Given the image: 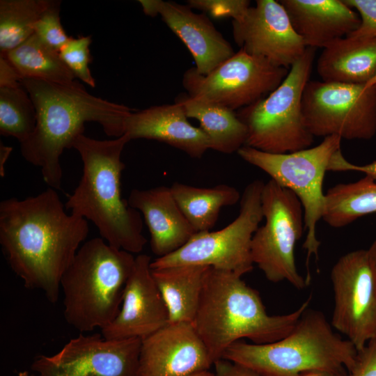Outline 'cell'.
I'll return each instance as SVG.
<instances>
[{
    "mask_svg": "<svg viewBox=\"0 0 376 376\" xmlns=\"http://www.w3.org/2000/svg\"><path fill=\"white\" fill-rule=\"evenodd\" d=\"M65 209L51 187L0 203V244L11 269L25 287L42 291L52 303L58 301L61 278L89 231L86 219Z\"/></svg>",
    "mask_w": 376,
    "mask_h": 376,
    "instance_id": "1",
    "label": "cell"
},
{
    "mask_svg": "<svg viewBox=\"0 0 376 376\" xmlns=\"http://www.w3.org/2000/svg\"><path fill=\"white\" fill-rule=\"evenodd\" d=\"M22 84L35 106L37 124L20 143V151L26 161L40 169L45 182L54 189L61 185V155L84 134L85 123H98L107 135L118 138L124 134L125 120L133 111L89 94L77 81L63 84L24 79Z\"/></svg>",
    "mask_w": 376,
    "mask_h": 376,
    "instance_id": "2",
    "label": "cell"
},
{
    "mask_svg": "<svg viewBox=\"0 0 376 376\" xmlns=\"http://www.w3.org/2000/svg\"><path fill=\"white\" fill-rule=\"evenodd\" d=\"M311 301V295L290 313L269 315L258 291L241 276L210 267L193 324L215 363L230 345L242 338L254 344L282 339L295 327Z\"/></svg>",
    "mask_w": 376,
    "mask_h": 376,
    "instance_id": "3",
    "label": "cell"
},
{
    "mask_svg": "<svg viewBox=\"0 0 376 376\" xmlns=\"http://www.w3.org/2000/svg\"><path fill=\"white\" fill-rule=\"evenodd\" d=\"M130 140L125 134L111 140L84 134L77 136L73 148L82 160L83 173L65 207L92 221L109 244L133 254L142 251L147 240L141 213L121 196L120 178L125 168L121 155Z\"/></svg>",
    "mask_w": 376,
    "mask_h": 376,
    "instance_id": "4",
    "label": "cell"
},
{
    "mask_svg": "<svg viewBox=\"0 0 376 376\" xmlns=\"http://www.w3.org/2000/svg\"><path fill=\"white\" fill-rule=\"evenodd\" d=\"M135 261L102 237L84 242L61 281L63 316L83 333L102 329L118 315Z\"/></svg>",
    "mask_w": 376,
    "mask_h": 376,
    "instance_id": "5",
    "label": "cell"
},
{
    "mask_svg": "<svg viewBox=\"0 0 376 376\" xmlns=\"http://www.w3.org/2000/svg\"><path fill=\"white\" fill-rule=\"evenodd\" d=\"M357 355L354 345L334 332L322 313L307 308L282 339L266 344L239 340L225 350L222 359L265 376H297L314 369L348 372Z\"/></svg>",
    "mask_w": 376,
    "mask_h": 376,
    "instance_id": "6",
    "label": "cell"
},
{
    "mask_svg": "<svg viewBox=\"0 0 376 376\" xmlns=\"http://www.w3.org/2000/svg\"><path fill=\"white\" fill-rule=\"evenodd\" d=\"M315 52V48L307 47L274 91L236 113L247 130L245 146L274 154L311 146L314 136L305 126L301 101Z\"/></svg>",
    "mask_w": 376,
    "mask_h": 376,
    "instance_id": "7",
    "label": "cell"
},
{
    "mask_svg": "<svg viewBox=\"0 0 376 376\" xmlns=\"http://www.w3.org/2000/svg\"><path fill=\"white\" fill-rule=\"evenodd\" d=\"M342 139L333 135L323 138L316 146L282 154L263 152L244 146L237 153L247 163L258 167L271 180L296 194L304 210L308 284L311 281L308 269L310 258H318L320 242L317 237V224L322 217L325 194L323 181L334 155L340 150Z\"/></svg>",
    "mask_w": 376,
    "mask_h": 376,
    "instance_id": "8",
    "label": "cell"
},
{
    "mask_svg": "<svg viewBox=\"0 0 376 376\" xmlns=\"http://www.w3.org/2000/svg\"><path fill=\"white\" fill-rule=\"evenodd\" d=\"M265 185L255 180L244 189L237 218L216 231L196 233L177 251L151 263L152 269L178 265H203L241 276L253 268L251 244L263 219L262 192Z\"/></svg>",
    "mask_w": 376,
    "mask_h": 376,
    "instance_id": "9",
    "label": "cell"
},
{
    "mask_svg": "<svg viewBox=\"0 0 376 376\" xmlns=\"http://www.w3.org/2000/svg\"><path fill=\"white\" fill-rule=\"evenodd\" d=\"M262 209L265 223L254 233L251 244L253 264L273 283L287 281L297 290L305 288L295 257L304 230V210L296 194L272 180L265 183Z\"/></svg>",
    "mask_w": 376,
    "mask_h": 376,
    "instance_id": "10",
    "label": "cell"
},
{
    "mask_svg": "<svg viewBox=\"0 0 376 376\" xmlns=\"http://www.w3.org/2000/svg\"><path fill=\"white\" fill-rule=\"evenodd\" d=\"M301 108L313 136L370 139L376 134V79L361 84L309 80Z\"/></svg>",
    "mask_w": 376,
    "mask_h": 376,
    "instance_id": "11",
    "label": "cell"
},
{
    "mask_svg": "<svg viewBox=\"0 0 376 376\" xmlns=\"http://www.w3.org/2000/svg\"><path fill=\"white\" fill-rule=\"evenodd\" d=\"M288 72L240 49L206 75L195 67L187 70L182 83L189 96L235 111L268 95Z\"/></svg>",
    "mask_w": 376,
    "mask_h": 376,
    "instance_id": "12",
    "label": "cell"
},
{
    "mask_svg": "<svg viewBox=\"0 0 376 376\" xmlns=\"http://www.w3.org/2000/svg\"><path fill=\"white\" fill-rule=\"evenodd\" d=\"M333 328L357 351L376 338V283L367 249L343 255L331 271Z\"/></svg>",
    "mask_w": 376,
    "mask_h": 376,
    "instance_id": "13",
    "label": "cell"
},
{
    "mask_svg": "<svg viewBox=\"0 0 376 376\" xmlns=\"http://www.w3.org/2000/svg\"><path fill=\"white\" fill-rule=\"evenodd\" d=\"M141 344L81 334L57 353L36 357L31 368L38 376H140Z\"/></svg>",
    "mask_w": 376,
    "mask_h": 376,
    "instance_id": "14",
    "label": "cell"
},
{
    "mask_svg": "<svg viewBox=\"0 0 376 376\" xmlns=\"http://www.w3.org/2000/svg\"><path fill=\"white\" fill-rule=\"evenodd\" d=\"M232 29L240 49L288 70L307 48L279 1L257 0L255 6L232 20Z\"/></svg>",
    "mask_w": 376,
    "mask_h": 376,
    "instance_id": "15",
    "label": "cell"
},
{
    "mask_svg": "<svg viewBox=\"0 0 376 376\" xmlns=\"http://www.w3.org/2000/svg\"><path fill=\"white\" fill-rule=\"evenodd\" d=\"M151 263L147 254L135 257L120 311L113 320L101 329L104 338L143 339L169 322L168 309L153 278Z\"/></svg>",
    "mask_w": 376,
    "mask_h": 376,
    "instance_id": "16",
    "label": "cell"
},
{
    "mask_svg": "<svg viewBox=\"0 0 376 376\" xmlns=\"http://www.w3.org/2000/svg\"><path fill=\"white\" fill-rule=\"evenodd\" d=\"M214 363L193 323L169 322L141 339L140 376H189Z\"/></svg>",
    "mask_w": 376,
    "mask_h": 376,
    "instance_id": "17",
    "label": "cell"
},
{
    "mask_svg": "<svg viewBox=\"0 0 376 376\" xmlns=\"http://www.w3.org/2000/svg\"><path fill=\"white\" fill-rule=\"evenodd\" d=\"M148 16L159 15L191 53L196 71L206 75L235 54L230 44L205 14L171 1L139 0Z\"/></svg>",
    "mask_w": 376,
    "mask_h": 376,
    "instance_id": "18",
    "label": "cell"
},
{
    "mask_svg": "<svg viewBox=\"0 0 376 376\" xmlns=\"http://www.w3.org/2000/svg\"><path fill=\"white\" fill-rule=\"evenodd\" d=\"M124 134L130 139H146L165 143L193 158H201L210 149L208 137L191 125L178 102L132 111L126 118Z\"/></svg>",
    "mask_w": 376,
    "mask_h": 376,
    "instance_id": "19",
    "label": "cell"
},
{
    "mask_svg": "<svg viewBox=\"0 0 376 376\" xmlns=\"http://www.w3.org/2000/svg\"><path fill=\"white\" fill-rule=\"evenodd\" d=\"M129 205L143 214L150 234V246L157 258L184 246L196 233L176 203L171 188L134 189Z\"/></svg>",
    "mask_w": 376,
    "mask_h": 376,
    "instance_id": "20",
    "label": "cell"
},
{
    "mask_svg": "<svg viewBox=\"0 0 376 376\" xmlns=\"http://www.w3.org/2000/svg\"><path fill=\"white\" fill-rule=\"evenodd\" d=\"M306 47L324 48L356 31L359 14L343 0H281Z\"/></svg>",
    "mask_w": 376,
    "mask_h": 376,
    "instance_id": "21",
    "label": "cell"
},
{
    "mask_svg": "<svg viewBox=\"0 0 376 376\" xmlns=\"http://www.w3.org/2000/svg\"><path fill=\"white\" fill-rule=\"evenodd\" d=\"M317 72L326 82L352 84L376 79V36H346L324 47L317 61Z\"/></svg>",
    "mask_w": 376,
    "mask_h": 376,
    "instance_id": "22",
    "label": "cell"
},
{
    "mask_svg": "<svg viewBox=\"0 0 376 376\" xmlns=\"http://www.w3.org/2000/svg\"><path fill=\"white\" fill-rule=\"evenodd\" d=\"M209 267L178 265L152 269L168 309L169 322H194Z\"/></svg>",
    "mask_w": 376,
    "mask_h": 376,
    "instance_id": "23",
    "label": "cell"
},
{
    "mask_svg": "<svg viewBox=\"0 0 376 376\" xmlns=\"http://www.w3.org/2000/svg\"><path fill=\"white\" fill-rule=\"evenodd\" d=\"M175 102L187 118L196 119L210 141V149L224 153L237 152L246 145L247 130L235 111L181 93Z\"/></svg>",
    "mask_w": 376,
    "mask_h": 376,
    "instance_id": "24",
    "label": "cell"
},
{
    "mask_svg": "<svg viewBox=\"0 0 376 376\" xmlns=\"http://www.w3.org/2000/svg\"><path fill=\"white\" fill-rule=\"evenodd\" d=\"M170 188L176 203L196 233L209 231L216 224L221 209L236 204L241 198L236 188L224 184L198 187L174 182Z\"/></svg>",
    "mask_w": 376,
    "mask_h": 376,
    "instance_id": "25",
    "label": "cell"
},
{
    "mask_svg": "<svg viewBox=\"0 0 376 376\" xmlns=\"http://www.w3.org/2000/svg\"><path fill=\"white\" fill-rule=\"evenodd\" d=\"M375 212L376 181L365 175L356 182L329 189L322 219L331 227L342 228Z\"/></svg>",
    "mask_w": 376,
    "mask_h": 376,
    "instance_id": "26",
    "label": "cell"
},
{
    "mask_svg": "<svg viewBox=\"0 0 376 376\" xmlns=\"http://www.w3.org/2000/svg\"><path fill=\"white\" fill-rule=\"evenodd\" d=\"M22 78L68 84L75 75L58 52L42 42L34 33L21 45L3 54Z\"/></svg>",
    "mask_w": 376,
    "mask_h": 376,
    "instance_id": "27",
    "label": "cell"
},
{
    "mask_svg": "<svg viewBox=\"0 0 376 376\" xmlns=\"http://www.w3.org/2000/svg\"><path fill=\"white\" fill-rule=\"evenodd\" d=\"M50 0L0 1V54L17 47L34 33V24Z\"/></svg>",
    "mask_w": 376,
    "mask_h": 376,
    "instance_id": "28",
    "label": "cell"
},
{
    "mask_svg": "<svg viewBox=\"0 0 376 376\" xmlns=\"http://www.w3.org/2000/svg\"><path fill=\"white\" fill-rule=\"evenodd\" d=\"M36 124V108L24 86L0 88V134L22 143L31 136Z\"/></svg>",
    "mask_w": 376,
    "mask_h": 376,
    "instance_id": "29",
    "label": "cell"
},
{
    "mask_svg": "<svg viewBox=\"0 0 376 376\" xmlns=\"http://www.w3.org/2000/svg\"><path fill=\"white\" fill-rule=\"evenodd\" d=\"M91 36L70 37L68 42L58 52L59 56L75 77L91 87H95V81L93 77L88 64L91 61L89 46Z\"/></svg>",
    "mask_w": 376,
    "mask_h": 376,
    "instance_id": "30",
    "label": "cell"
},
{
    "mask_svg": "<svg viewBox=\"0 0 376 376\" xmlns=\"http://www.w3.org/2000/svg\"><path fill=\"white\" fill-rule=\"evenodd\" d=\"M60 1H50L34 24V34L45 45L59 52L68 42L59 16Z\"/></svg>",
    "mask_w": 376,
    "mask_h": 376,
    "instance_id": "31",
    "label": "cell"
},
{
    "mask_svg": "<svg viewBox=\"0 0 376 376\" xmlns=\"http://www.w3.org/2000/svg\"><path fill=\"white\" fill-rule=\"evenodd\" d=\"M191 8L202 10L215 19L230 17L237 19L250 7L248 0H188Z\"/></svg>",
    "mask_w": 376,
    "mask_h": 376,
    "instance_id": "32",
    "label": "cell"
},
{
    "mask_svg": "<svg viewBox=\"0 0 376 376\" xmlns=\"http://www.w3.org/2000/svg\"><path fill=\"white\" fill-rule=\"evenodd\" d=\"M357 10L361 23L359 28L347 36L369 38L376 36V0H343Z\"/></svg>",
    "mask_w": 376,
    "mask_h": 376,
    "instance_id": "33",
    "label": "cell"
},
{
    "mask_svg": "<svg viewBox=\"0 0 376 376\" xmlns=\"http://www.w3.org/2000/svg\"><path fill=\"white\" fill-rule=\"evenodd\" d=\"M347 376H376V338L357 351L355 364Z\"/></svg>",
    "mask_w": 376,
    "mask_h": 376,
    "instance_id": "34",
    "label": "cell"
},
{
    "mask_svg": "<svg viewBox=\"0 0 376 376\" xmlns=\"http://www.w3.org/2000/svg\"><path fill=\"white\" fill-rule=\"evenodd\" d=\"M358 171L364 173L376 181V160L364 165H357L348 162L343 155L341 150L337 151L328 165L327 171Z\"/></svg>",
    "mask_w": 376,
    "mask_h": 376,
    "instance_id": "35",
    "label": "cell"
},
{
    "mask_svg": "<svg viewBox=\"0 0 376 376\" xmlns=\"http://www.w3.org/2000/svg\"><path fill=\"white\" fill-rule=\"evenodd\" d=\"M214 366L215 376H265L250 368L225 359L217 360Z\"/></svg>",
    "mask_w": 376,
    "mask_h": 376,
    "instance_id": "36",
    "label": "cell"
},
{
    "mask_svg": "<svg viewBox=\"0 0 376 376\" xmlns=\"http://www.w3.org/2000/svg\"><path fill=\"white\" fill-rule=\"evenodd\" d=\"M22 79L17 70L8 59L0 55V88L19 86L22 85Z\"/></svg>",
    "mask_w": 376,
    "mask_h": 376,
    "instance_id": "37",
    "label": "cell"
},
{
    "mask_svg": "<svg viewBox=\"0 0 376 376\" xmlns=\"http://www.w3.org/2000/svg\"><path fill=\"white\" fill-rule=\"evenodd\" d=\"M347 370L314 369L301 373L297 376H347Z\"/></svg>",
    "mask_w": 376,
    "mask_h": 376,
    "instance_id": "38",
    "label": "cell"
},
{
    "mask_svg": "<svg viewBox=\"0 0 376 376\" xmlns=\"http://www.w3.org/2000/svg\"><path fill=\"white\" fill-rule=\"evenodd\" d=\"M12 148L3 145L1 142L0 143V175L1 177H3L5 175V164L7 161Z\"/></svg>",
    "mask_w": 376,
    "mask_h": 376,
    "instance_id": "39",
    "label": "cell"
},
{
    "mask_svg": "<svg viewBox=\"0 0 376 376\" xmlns=\"http://www.w3.org/2000/svg\"><path fill=\"white\" fill-rule=\"evenodd\" d=\"M367 251L376 283V240L371 244Z\"/></svg>",
    "mask_w": 376,
    "mask_h": 376,
    "instance_id": "40",
    "label": "cell"
},
{
    "mask_svg": "<svg viewBox=\"0 0 376 376\" xmlns=\"http://www.w3.org/2000/svg\"><path fill=\"white\" fill-rule=\"evenodd\" d=\"M189 376H215V375H214V373H211L209 370H207V371L198 373L194 374V375H189Z\"/></svg>",
    "mask_w": 376,
    "mask_h": 376,
    "instance_id": "41",
    "label": "cell"
},
{
    "mask_svg": "<svg viewBox=\"0 0 376 376\" xmlns=\"http://www.w3.org/2000/svg\"><path fill=\"white\" fill-rule=\"evenodd\" d=\"M17 376H33V375L30 374L28 371L24 370V371H20L19 373H18Z\"/></svg>",
    "mask_w": 376,
    "mask_h": 376,
    "instance_id": "42",
    "label": "cell"
}]
</instances>
